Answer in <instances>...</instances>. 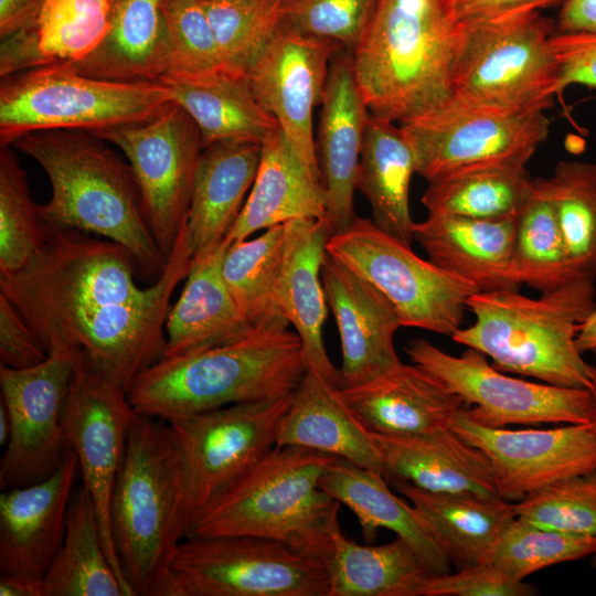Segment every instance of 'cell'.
Listing matches in <instances>:
<instances>
[{"label": "cell", "instance_id": "41", "mask_svg": "<svg viewBox=\"0 0 596 596\" xmlns=\"http://www.w3.org/2000/svg\"><path fill=\"white\" fill-rule=\"evenodd\" d=\"M515 283L540 292L579 278L573 272L544 179H533L518 216L512 256Z\"/></svg>", "mask_w": 596, "mask_h": 596}, {"label": "cell", "instance_id": "56", "mask_svg": "<svg viewBox=\"0 0 596 596\" xmlns=\"http://www.w3.org/2000/svg\"><path fill=\"white\" fill-rule=\"evenodd\" d=\"M575 342L582 354L596 350V307L581 324Z\"/></svg>", "mask_w": 596, "mask_h": 596}, {"label": "cell", "instance_id": "32", "mask_svg": "<svg viewBox=\"0 0 596 596\" xmlns=\"http://www.w3.org/2000/svg\"><path fill=\"white\" fill-rule=\"evenodd\" d=\"M226 245L192 258L179 299L166 321L163 356L183 355L235 341L252 328L238 310L222 275Z\"/></svg>", "mask_w": 596, "mask_h": 596}, {"label": "cell", "instance_id": "16", "mask_svg": "<svg viewBox=\"0 0 596 596\" xmlns=\"http://www.w3.org/2000/svg\"><path fill=\"white\" fill-rule=\"evenodd\" d=\"M77 359L54 352L28 369L0 365V401L11 422L0 461L2 490L36 483L62 464L70 448L63 414Z\"/></svg>", "mask_w": 596, "mask_h": 596}, {"label": "cell", "instance_id": "6", "mask_svg": "<svg viewBox=\"0 0 596 596\" xmlns=\"http://www.w3.org/2000/svg\"><path fill=\"white\" fill-rule=\"evenodd\" d=\"M334 459L307 448L274 447L196 519L187 536L265 538L327 562L341 532L340 503L320 480Z\"/></svg>", "mask_w": 596, "mask_h": 596}, {"label": "cell", "instance_id": "52", "mask_svg": "<svg viewBox=\"0 0 596 596\" xmlns=\"http://www.w3.org/2000/svg\"><path fill=\"white\" fill-rule=\"evenodd\" d=\"M566 0H448L458 24H475L561 7Z\"/></svg>", "mask_w": 596, "mask_h": 596}, {"label": "cell", "instance_id": "27", "mask_svg": "<svg viewBox=\"0 0 596 596\" xmlns=\"http://www.w3.org/2000/svg\"><path fill=\"white\" fill-rule=\"evenodd\" d=\"M307 448L383 475L380 449L340 387L307 370L280 421L275 447Z\"/></svg>", "mask_w": 596, "mask_h": 596}, {"label": "cell", "instance_id": "47", "mask_svg": "<svg viewBox=\"0 0 596 596\" xmlns=\"http://www.w3.org/2000/svg\"><path fill=\"white\" fill-rule=\"evenodd\" d=\"M170 76L225 71L216 39L200 0H163Z\"/></svg>", "mask_w": 596, "mask_h": 596}, {"label": "cell", "instance_id": "43", "mask_svg": "<svg viewBox=\"0 0 596 596\" xmlns=\"http://www.w3.org/2000/svg\"><path fill=\"white\" fill-rule=\"evenodd\" d=\"M226 72L246 77L283 26L281 0H200Z\"/></svg>", "mask_w": 596, "mask_h": 596}, {"label": "cell", "instance_id": "26", "mask_svg": "<svg viewBox=\"0 0 596 596\" xmlns=\"http://www.w3.org/2000/svg\"><path fill=\"white\" fill-rule=\"evenodd\" d=\"M517 222L428 214L415 222L413 240L430 262L478 291L518 289L512 274Z\"/></svg>", "mask_w": 596, "mask_h": 596}, {"label": "cell", "instance_id": "53", "mask_svg": "<svg viewBox=\"0 0 596 596\" xmlns=\"http://www.w3.org/2000/svg\"><path fill=\"white\" fill-rule=\"evenodd\" d=\"M554 25L558 34L596 35V0H566Z\"/></svg>", "mask_w": 596, "mask_h": 596}, {"label": "cell", "instance_id": "11", "mask_svg": "<svg viewBox=\"0 0 596 596\" xmlns=\"http://www.w3.org/2000/svg\"><path fill=\"white\" fill-rule=\"evenodd\" d=\"M291 395L166 421L180 480L183 539L196 519L276 445Z\"/></svg>", "mask_w": 596, "mask_h": 596}, {"label": "cell", "instance_id": "54", "mask_svg": "<svg viewBox=\"0 0 596 596\" xmlns=\"http://www.w3.org/2000/svg\"><path fill=\"white\" fill-rule=\"evenodd\" d=\"M45 0H0V40L33 22Z\"/></svg>", "mask_w": 596, "mask_h": 596}, {"label": "cell", "instance_id": "39", "mask_svg": "<svg viewBox=\"0 0 596 596\" xmlns=\"http://www.w3.org/2000/svg\"><path fill=\"white\" fill-rule=\"evenodd\" d=\"M43 596H130L106 553L88 491H74L60 549L42 583Z\"/></svg>", "mask_w": 596, "mask_h": 596}, {"label": "cell", "instance_id": "19", "mask_svg": "<svg viewBox=\"0 0 596 596\" xmlns=\"http://www.w3.org/2000/svg\"><path fill=\"white\" fill-rule=\"evenodd\" d=\"M342 46L281 26L246 78L260 106L275 118L306 168L322 180L313 135L331 60Z\"/></svg>", "mask_w": 596, "mask_h": 596}, {"label": "cell", "instance_id": "2", "mask_svg": "<svg viewBox=\"0 0 596 596\" xmlns=\"http://www.w3.org/2000/svg\"><path fill=\"white\" fill-rule=\"evenodd\" d=\"M11 147L35 160L50 180L51 199L39 204L46 223L113 241L146 275L159 277L168 258L152 234L130 163L109 142L87 131L57 129L26 134Z\"/></svg>", "mask_w": 596, "mask_h": 596}, {"label": "cell", "instance_id": "9", "mask_svg": "<svg viewBox=\"0 0 596 596\" xmlns=\"http://www.w3.org/2000/svg\"><path fill=\"white\" fill-rule=\"evenodd\" d=\"M323 560L252 535L187 536L153 596H328Z\"/></svg>", "mask_w": 596, "mask_h": 596}, {"label": "cell", "instance_id": "14", "mask_svg": "<svg viewBox=\"0 0 596 596\" xmlns=\"http://www.w3.org/2000/svg\"><path fill=\"white\" fill-rule=\"evenodd\" d=\"M93 135L116 146L130 163L155 240L169 258L187 223L203 150L198 126L172 102L148 120Z\"/></svg>", "mask_w": 596, "mask_h": 596}, {"label": "cell", "instance_id": "7", "mask_svg": "<svg viewBox=\"0 0 596 596\" xmlns=\"http://www.w3.org/2000/svg\"><path fill=\"white\" fill-rule=\"evenodd\" d=\"M111 535L135 596H153L180 526L177 455L166 421L136 414L110 502Z\"/></svg>", "mask_w": 596, "mask_h": 596}, {"label": "cell", "instance_id": "1", "mask_svg": "<svg viewBox=\"0 0 596 596\" xmlns=\"http://www.w3.org/2000/svg\"><path fill=\"white\" fill-rule=\"evenodd\" d=\"M46 223L45 238L21 269L0 274V294L32 329L47 354L83 356L100 375L128 391L163 358L171 297L189 274L184 228L164 269L146 288L124 246Z\"/></svg>", "mask_w": 596, "mask_h": 596}, {"label": "cell", "instance_id": "36", "mask_svg": "<svg viewBox=\"0 0 596 596\" xmlns=\"http://www.w3.org/2000/svg\"><path fill=\"white\" fill-rule=\"evenodd\" d=\"M172 91L198 126L203 148L222 141L259 142L278 126L257 102L246 77L219 71L200 76L164 75Z\"/></svg>", "mask_w": 596, "mask_h": 596}, {"label": "cell", "instance_id": "55", "mask_svg": "<svg viewBox=\"0 0 596 596\" xmlns=\"http://www.w3.org/2000/svg\"><path fill=\"white\" fill-rule=\"evenodd\" d=\"M1 596H43L42 583L15 574L0 575Z\"/></svg>", "mask_w": 596, "mask_h": 596}, {"label": "cell", "instance_id": "35", "mask_svg": "<svg viewBox=\"0 0 596 596\" xmlns=\"http://www.w3.org/2000/svg\"><path fill=\"white\" fill-rule=\"evenodd\" d=\"M163 0H110L109 29L99 47L74 65L118 82H156L168 73Z\"/></svg>", "mask_w": 596, "mask_h": 596}, {"label": "cell", "instance_id": "42", "mask_svg": "<svg viewBox=\"0 0 596 596\" xmlns=\"http://www.w3.org/2000/svg\"><path fill=\"white\" fill-rule=\"evenodd\" d=\"M576 277L596 278V162L561 160L544 179Z\"/></svg>", "mask_w": 596, "mask_h": 596}, {"label": "cell", "instance_id": "45", "mask_svg": "<svg viewBox=\"0 0 596 596\" xmlns=\"http://www.w3.org/2000/svg\"><path fill=\"white\" fill-rule=\"evenodd\" d=\"M596 538L565 533L515 519L503 531L486 562L515 581L564 562L592 556Z\"/></svg>", "mask_w": 596, "mask_h": 596}, {"label": "cell", "instance_id": "38", "mask_svg": "<svg viewBox=\"0 0 596 596\" xmlns=\"http://www.w3.org/2000/svg\"><path fill=\"white\" fill-rule=\"evenodd\" d=\"M525 164L492 162L455 169L428 181L429 215L499 221L518 217L532 188Z\"/></svg>", "mask_w": 596, "mask_h": 596}, {"label": "cell", "instance_id": "48", "mask_svg": "<svg viewBox=\"0 0 596 596\" xmlns=\"http://www.w3.org/2000/svg\"><path fill=\"white\" fill-rule=\"evenodd\" d=\"M379 0H281L283 25L352 52Z\"/></svg>", "mask_w": 596, "mask_h": 596}, {"label": "cell", "instance_id": "23", "mask_svg": "<svg viewBox=\"0 0 596 596\" xmlns=\"http://www.w3.org/2000/svg\"><path fill=\"white\" fill-rule=\"evenodd\" d=\"M285 224V248L278 286V305L300 338L307 370L339 386V369L323 341L327 298L321 267L332 234L327 217L296 219Z\"/></svg>", "mask_w": 596, "mask_h": 596}, {"label": "cell", "instance_id": "18", "mask_svg": "<svg viewBox=\"0 0 596 596\" xmlns=\"http://www.w3.org/2000/svg\"><path fill=\"white\" fill-rule=\"evenodd\" d=\"M451 429L486 454L498 496L517 502L560 480L596 469V425L488 427L460 411Z\"/></svg>", "mask_w": 596, "mask_h": 596}, {"label": "cell", "instance_id": "59", "mask_svg": "<svg viewBox=\"0 0 596 596\" xmlns=\"http://www.w3.org/2000/svg\"><path fill=\"white\" fill-rule=\"evenodd\" d=\"M590 563L594 567H596V552L592 555Z\"/></svg>", "mask_w": 596, "mask_h": 596}, {"label": "cell", "instance_id": "22", "mask_svg": "<svg viewBox=\"0 0 596 596\" xmlns=\"http://www.w3.org/2000/svg\"><path fill=\"white\" fill-rule=\"evenodd\" d=\"M317 156L332 233L355 217L354 191L370 110L356 83L352 54L340 49L330 63L321 99Z\"/></svg>", "mask_w": 596, "mask_h": 596}, {"label": "cell", "instance_id": "58", "mask_svg": "<svg viewBox=\"0 0 596 596\" xmlns=\"http://www.w3.org/2000/svg\"><path fill=\"white\" fill-rule=\"evenodd\" d=\"M593 353H594V356H595V364H594L595 374H594L593 386L590 389V393L593 395V401H594V411H593L592 423H594L596 425V350Z\"/></svg>", "mask_w": 596, "mask_h": 596}, {"label": "cell", "instance_id": "3", "mask_svg": "<svg viewBox=\"0 0 596 596\" xmlns=\"http://www.w3.org/2000/svg\"><path fill=\"white\" fill-rule=\"evenodd\" d=\"M459 42L448 0H379L351 52L370 113L402 125L444 108Z\"/></svg>", "mask_w": 596, "mask_h": 596}, {"label": "cell", "instance_id": "33", "mask_svg": "<svg viewBox=\"0 0 596 596\" xmlns=\"http://www.w3.org/2000/svg\"><path fill=\"white\" fill-rule=\"evenodd\" d=\"M389 485L409 500L457 568L486 562L503 531L515 519L513 502L499 496L430 492L402 481Z\"/></svg>", "mask_w": 596, "mask_h": 596}, {"label": "cell", "instance_id": "10", "mask_svg": "<svg viewBox=\"0 0 596 596\" xmlns=\"http://www.w3.org/2000/svg\"><path fill=\"white\" fill-rule=\"evenodd\" d=\"M453 98L466 106L541 109L560 94L551 44L555 25L540 12L459 24Z\"/></svg>", "mask_w": 596, "mask_h": 596}, {"label": "cell", "instance_id": "17", "mask_svg": "<svg viewBox=\"0 0 596 596\" xmlns=\"http://www.w3.org/2000/svg\"><path fill=\"white\" fill-rule=\"evenodd\" d=\"M136 414L127 391L78 356L63 414L65 436L77 457L82 486L94 502L106 553L130 596L135 595L113 541L110 502Z\"/></svg>", "mask_w": 596, "mask_h": 596}, {"label": "cell", "instance_id": "30", "mask_svg": "<svg viewBox=\"0 0 596 596\" xmlns=\"http://www.w3.org/2000/svg\"><path fill=\"white\" fill-rule=\"evenodd\" d=\"M110 0H45L31 24L1 40L0 77L54 64H78L109 29Z\"/></svg>", "mask_w": 596, "mask_h": 596}, {"label": "cell", "instance_id": "25", "mask_svg": "<svg viewBox=\"0 0 596 596\" xmlns=\"http://www.w3.org/2000/svg\"><path fill=\"white\" fill-rule=\"evenodd\" d=\"M372 436L389 482L402 481L430 492L498 496L486 454L451 428L413 436Z\"/></svg>", "mask_w": 596, "mask_h": 596}, {"label": "cell", "instance_id": "8", "mask_svg": "<svg viewBox=\"0 0 596 596\" xmlns=\"http://www.w3.org/2000/svg\"><path fill=\"white\" fill-rule=\"evenodd\" d=\"M173 102L162 81L118 82L81 73L72 64L0 77V147L42 130L91 134L141 123Z\"/></svg>", "mask_w": 596, "mask_h": 596}, {"label": "cell", "instance_id": "31", "mask_svg": "<svg viewBox=\"0 0 596 596\" xmlns=\"http://www.w3.org/2000/svg\"><path fill=\"white\" fill-rule=\"evenodd\" d=\"M382 473L336 458L326 469L320 488L348 507L362 534L373 543L386 529L408 543L434 575L451 572V562L424 525L412 504L394 494Z\"/></svg>", "mask_w": 596, "mask_h": 596}, {"label": "cell", "instance_id": "29", "mask_svg": "<svg viewBox=\"0 0 596 596\" xmlns=\"http://www.w3.org/2000/svg\"><path fill=\"white\" fill-rule=\"evenodd\" d=\"M262 143L222 141L203 148L184 226L192 258L219 248L255 180Z\"/></svg>", "mask_w": 596, "mask_h": 596}, {"label": "cell", "instance_id": "44", "mask_svg": "<svg viewBox=\"0 0 596 596\" xmlns=\"http://www.w3.org/2000/svg\"><path fill=\"white\" fill-rule=\"evenodd\" d=\"M45 231L13 148L0 147V274L24 267L42 246Z\"/></svg>", "mask_w": 596, "mask_h": 596}, {"label": "cell", "instance_id": "28", "mask_svg": "<svg viewBox=\"0 0 596 596\" xmlns=\"http://www.w3.org/2000/svg\"><path fill=\"white\" fill-rule=\"evenodd\" d=\"M326 214L323 181L306 168L277 126L262 141L255 180L223 243L227 246L260 230L296 219H321Z\"/></svg>", "mask_w": 596, "mask_h": 596}, {"label": "cell", "instance_id": "51", "mask_svg": "<svg viewBox=\"0 0 596 596\" xmlns=\"http://www.w3.org/2000/svg\"><path fill=\"white\" fill-rule=\"evenodd\" d=\"M551 44L558 64L560 92L571 85L596 89V35L554 33Z\"/></svg>", "mask_w": 596, "mask_h": 596}, {"label": "cell", "instance_id": "4", "mask_svg": "<svg viewBox=\"0 0 596 596\" xmlns=\"http://www.w3.org/2000/svg\"><path fill=\"white\" fill-rule=\"evenodd\" d=\"M306 372L296 331L256 328L228 343L163 356L136 377L127 395L136 413L168 421L289 396Z\"/></svg>", "mask_w": 596, "mask_h": 596}, {"label": "cell", "instance_id": "15", "mask_svg": "<svg viewBox=\"0 0 596 596\" xmlns=\"http://www.w3.org/2000/svg\"><path fill=\"white\" fill-rule=\"evenodd\" d=\"M401 126L414 148L416 174L427 182L475 164H526L550 131L545 110L473 107L455 102Z\"/></svg>", "mask_w": 596, "mask_h": 596}, {"label": "cell", "instance_id": "12", "mask_svg": "<svg viewBox=\"0 0 596 596\" xmlns=\"http://www.w3.org/2000/svg\"><path fill=\"white\" fill-rule=\"evenodd\" d=\"M327 252L374 285L394 306L402 326L451 337L477 288L379 228L355 217L332 233Z\"/></svg>", "mask_w": 596, "mask_h": 596}, {"label": "cell", "instance_id": "5", "mask_svg": "<svg viewBox=\"0 0 596 596\" xmlns=\"http://www.w3.org/2000/svg\"><path fill=\"white\" fill-rule=\"evenodd\" d=\"M595 307L593 278L573 279L536 298L519 289L477 291L467 301L475 321L450 338L482 352L502 372L590 391L595 369L575 340Z\"/></svg>", "mask_w": 596, "mask_h": 596}, {"label": "cell", "instance_id": "49", "mask_svg": "<svg viewBox=\"0 0 596 596\" xmlns=\"http://www.w3.org/2000/svg\"><path fill=\"white\" fill-rule=\"evenodd\" d=\"M535 590L523 581H515L496 565L481 562L457 572L432 575L423 596H529Z\"/></svg>", "mask_w": 596, "mask_h": 596}, {"label": "cell", "instance_id": "46", "mask_svg": "<svg viewBox=\"0 0 596 596\" xmlns=\"http://www.w3.org/2000/svg\"><path fill=\"white\" fill-rule=\"evenodd\" d=\"M513 508L517 518L535 525L596 538V469L534 491Z\"/></svg>", "mask_w": 596, "mask_h": 596}, {"label": "cell", "instance_id": "57", "mask_svg": "<svg viewBox=\"0 0 596 596\" xmlns=\"http://www.w3.org/2000/svg\"><path fill=\"white\" fill-rule=\"evenodd\" d=\"M11 434V422L4 404L0 401V445L6 447Z\"/></svg>", "mask_w": 596, "mask_h": 596}, {"label": "cell", "instance_id": "20", "mask_svg": "<svg viewBox=\"0 0 596 596\" xmlns=\"http://www.w3.org/2000/svg\"><path fill=\"white\" fill-rule=\"evenodd\" d=\"M321 280L341 343L339 387L368 382L401 365L394 338L403 326L392 302L328 252Z\"/></svg>", "mask_w": 596, "mask_h": 596}, {"label": "cell", "instance_id": "37", "mask_svg": "<svg viewBox=\"0 0 596 596\" xmlns=\"http://www.w3.org/2000/svg\"><path fill=\"white\" fill-rule=\"evenodd\" d=\"M328 596H423L434 574L401 538L361 545L338 533L329 558Z\"/></svg>", "mask_w": 596, "mask_h": 596}, {"label": "cell", "instance_id": "21", "mask_svg": "<svg viewBox=\"0 0 596 596\" xmlns=\"http://www.w3.org/2000/svg\"><path fill=\"white\" fill-rule=\"evenodd\" d=\"M79 475L70 447L60 467L36 483L0 493V573L43 583L65 533Z\"/></svg>", "mask_w": 596, "mask_h": 596}, {"label": "cell", "instance_id": "40", "mask_svg": "<svg viewBox=\"0 0 596 596\" xmlns=\"http://www.w3.org/2000/svg\"><path fill=\"white\" fill-rule=\"evenodd\" d=\"M284 248L285 224H278L255 238L234 242L224 251V281L254 329L289 326L278 305Z\"/></svg>", "mask_w": 596, "mask_h": 596}, {"label": "cell", "instance_id": "24", "mask_svg": "<svg viewBox=\"0 0 596 596\" xmlns=\"http://www.w3.org/2000/svg\"><path fill=\"white\" fill-rule=\"evenodd\" d=\"M371 434L413 436L451 428L466 406L460 397L415 364L340 389Z\"/></svg>", "mask_w": 596, "mask_h": 596}, {"label": "cell", "instance_id": "34", "mask_svg": "<svg viewBox=\"0 0 596 596\" xmlns=\"http://www.w3.org/2000/svg\"><path fill=\"white\" fill-rule=\"evenodd\" d=\"M416 173L412 142L401 125L369 114L356 177V190L369 201L373 223L411 246L415 222L409 185Z\"/></svg>", "mask_w": 596, "mask_h": 596}, {"label": "cell", "instance_id": "13", "mask_svg": "<svg viewBox=\"0 0 596 596\" xmlns=\"http://www.w3.org/2000/svg\"><path fill=\"white\" fill-rule=\"evenodd\" d=\"M411 362L465 403V413L488 427L586 424L593 418L589 390L517 379L496 369L482 352L467 348L453 355L425 339L409 341Z\"/></svg>", "mask_w": 596, "mask_h": 596}, {"label": "cell", "instance_id": "50", "mask_svg": "<svg viewBox=\"0 0 596 596\" xmlns=\"http://www.w3.org/2000/svg\"><path fill=\"white\" fill-rule=\"evenodd\" d=\"M46 358V351L21 313L0 294V365L28 369Z\"/></svg>", "mask_w": 596, "mask_h": 596}]
</instances>
